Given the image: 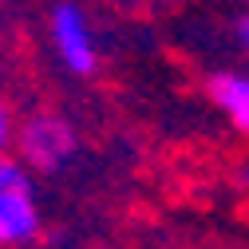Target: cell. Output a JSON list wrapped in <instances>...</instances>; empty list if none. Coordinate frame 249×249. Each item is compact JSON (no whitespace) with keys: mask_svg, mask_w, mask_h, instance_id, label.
Here are the masks:
<instances>
[{"mask_svg":"<svg viewBox=\"0 0 249 249\" xmlns=\"http://www.w3.org/2000/svg\"><path fill=\"white\" fill-rule=\"evenodd\" d=\"M237 4H241V8H249V0H237Z\"/></svg>","mask_w":249,"mask_h":249,"instance_id":"cell-8","label":"cell"},{"mask_svg":"<svg viewBox=\"0 0 249 249\" xmlns=\"http://www.w3.org/2000/svg\"><path fill=\"white\" fill-rule=\"evenodd\" d=\"M230 32H233V44H237V52H241V55L249 59V8H241V12L233 16Z\"/></svg>","mask_w":249,"mask_h":249,"instance_id":"cell-6","label":"cell"},{"mask_svg":"<svg viewBox=\"0 0 249 249\" xmlns=\"http://www.w3.org/2000/svg\"><path fill=\"white\" fill-rule=\"evenodd\" d=\"M16 159L32 174H55L79 154V135L68 115L59 111H32L16 119V139H12Z\"/></svg>","mask_w":249,"mask_h":249,"instance_id":"cell-1","label":"cell"},{"mask_svg":"<svg viewBox=\"0 0 249 249\" xmlns=\"http://www.w3.org/2000/svg\"><path fill=\"white\" fill-rule=\"evenodd\" d=\"M44 233V210L32 170L20 159L4 154L0 159V249L32 245Z\"/></svg>","mask_w":249,"mask_h":249,"instance_id":"cell-2","label":"cell"},{"mask_svg":"<svg viewBox=\"0 0 249 249\" xmlns=\"http://www.w3.org/2000/svg\"><path fill=\"white\" fill-rule=\"evenodd\" d=\"M206 95H210V103L217 111L230 119L233 131L249 135V71H233V68L213 71L206 79Z\"/></svg>","mask_w":249,"mask_h":249,"instance_id":"cell-4","label":"cell"},{"mask_svg":"<svg viewBox=\"0 0 249 249\" xmlns=\"http://www.w3.org/2000/svg\"><path fill=\"white\" fill-rule=\"evenodd\" d=\"M237 182H241V186H245V190H249V162H245V166L237 170Z\"/></svg>","mask_w":249,"mask_h":249,"instance_id":"cell-7","label":"cell"},{"mask_svg":"<svg viewBox=\"0 0 249 249\" xmlns=\"http://www.w3.org/2000/svg\"><path fill=\"white\" fill-rule=\"evenodd\" d=\"M12 139H16V115H12V107L0 99V159L12 150Z\"/></svg>","mask_w":249,"mask_h":249,"instance_id":"cell-5","label":"cell"},{"mask_svg":"<svg viewBox=\"0 0 249 249\" xmlns=\"http://www.w3.org/2000/svg\"><path fill=\"white\" fill-rule=\"evenodd\" d=\"M48 44L68 75L91 79L99 71V36L79 0H55L48 8Z\"/></svg>","mask_w":249,"mask_h":249,"instance_id":"cell-3","label":"cell"}]
</instances>
